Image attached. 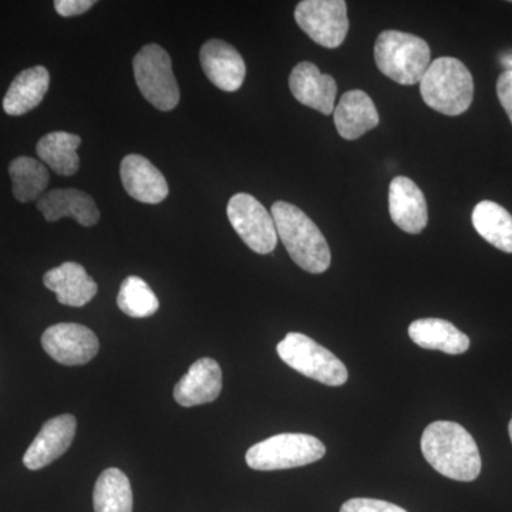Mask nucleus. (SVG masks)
I'll return each mask as SVG.
<instances>
[{
    "mask_svg": "<svg viewBox=\"0 0 512 512\" xmlns=\"http://www.w3.org/2000/svg\"><path fill=\"white\" fill-rule=\"evenodd\" d=\"M375 60L384 76L403 86H413L429 69L430 46L412 33L384 30L376 39Z\"/></svg>",
    "mask_w": 512,
    "mask_h": 512,
    "instance_id": "4",
    "label": "nucleus"
},
{
    "mask_svg": "<svg viewBox=\"0 0 512 512\" xmlns=\"http://www.w3.org/2000/svg\"><path fill=\"white\" fill-rule=\"evenodd\" d=\"M512 3V2H511Z\"/></svg>",
    "mask_w": 512,
    "mask_h": 512,
    "instance_id": "32",
    "label": "nucleus"
},
{
    "mask_svg": "<svg viewBox=\"0 0 512 512\" xmlns=\"http://www.w3.org/2000/svg\"><path fill=\"white\" fill-rule=\"evenodd\" d=\"M276 232L286 251L303 271L309 274H323L332 264L328 241L322 232L296 205L278 201L272 205Z\"/></svg>",
    "mask_w": 512,
    "mask_h": 512,
    "instance_id": "2",
    "label": "nucleus"
},
{
    "mask_svg": "<svg viewBox=\"0 0 512 512\" xmlns=\"http://www.w3.org/2000/svg\"><path fill=\"white\" fill-rule=\"evenodd\" d=\"M76 429V417L72 414H62L46 421L23 456V464L33 471L49 466L72 446Z\"/></svg>",
    "mask_w": 512,
    "mask_h": 512,
    "instance_id": "11",
    "label": "nucleus"
},
{
    "mask_svg": "<svg viewBox=\"0 0 512 512\" xmlns=\"http://www.w3.org/2000/svg\"><path fill=\"white\" fill-rule=\"evenodd\" d=\"M279 357L296 372L326 386H343L348 382L345 363L330 350L302 333H288L276 348Z\"/></svg>",
    "mask_w": 512,
    "mask_h": 512,
    "instance_id": "5",
    "label": "nucleus"
},
{
    "mask_svg": "<svg viewBox=\"0 0 512 512\" xmlns=\"http://www.w3.org/2000/svg\"><path fill=\"white\" fill-rule=\"evenodd\" d=\"M12 190L19 202L39 201L43 197L50 175L46 165L32 157H18L9 165Z\"/></svg>",
    "mask_w": 512,
    "mask_h": 512,
    "instance_id": "25",
    "label": "nucleus"
},
{
    "mask_svg": "<svg viewBox=\"0 0 512 512\" xmlns=\"http://www.w3.org/2000/svg\"><path fill=\"white\" fill-rule=\"evenodd\" d=\"M227 214L232 228L256 254L268 255L278 245L274 218L252 195L235 194L228 202Z\"/></svg>",
    "mask_w": 512,
    "mask_h": 512,
    "instance_id": "9",
    "label": "nucleus"
},
{
    "mask_svg": "<svg viewBox=\"0 0 512 512\" xmlns=\"http://www.w3.org/2000/svg\"><path fill=\"white\" fill-rule=\"evenodd\" d=\"M134 79L148 103L161 111H171L180 101V89L173 73L171 57L163 47L151 43L134 57Z\"/></svg>",
    "mask_w": 512,
    "mask_h": 512,
    "instance_id": "7",
    "label": "nucleus"
},
{
    "mask_svg": "<svg viewBox=\"0 0 512 512\" xmlns=\"http://www.w3.org/2000/svg\"><path fill=\"white\" fill-rule=\"evenodd\" d=\"M409 336L421 349L440 350L447 355H461L470 349V338L466 333L444 319L414 320L409 326Z\"/></svg>",
    "mask_w": 512,
    "mask_h": 512,
    "instance_id": "20",
    "label": "nucleus"
},
{
    "mask_svg": "<svg viewBox=\"0 0 512 512\" xmlns=\"http://www.w3.org/2000/svg\"><path fill=\"white\" fill-rule=\"evenodd\" d=\"M420 93L430 109L446 116H460L473 103V76L460 60L440 57L430 63L421 77Z\"/></svg>",
    "mask_w": 512,
    "mask_h": 512,
    "instance_id": "3",
    "label": "nucleus"
},
{
    "mask_svg": "<svg viewBox=\"0 0 512 512\" xmlns=\"http://www.w3.org/2000/svg\"><path fill=\"white\" fill-rule=\"evenodd\" d=\"M43 284L56 293L57 301L73 308H82L92 301L99 291V286L93 281L92 276L77 262H64L50 269L43 276Z\"/></svg>",
    "mask_w": 512,
    "mask_h": 512,
    "instance_id": "18",
    "label": "nucleus"
},
{
    "mask_svg": "<svg viewBox=\"0 0 512 512\" xmlns=\"http://www.w3.org/2000/svg\"><path fill=\"white\" fill-rule=\"evenodd\" d=\"M120 177L127 194L144 204H160L170 192L163 173L150 160L138 154L123 158Z\"/></svg>",
    "mask_w": 512,
    "mask_h": 512,
    "instance_id": "15",
    "label": "nucleus"
},
{
    "mask_svg": "<svg viewBox=\"0 0 512 512\" xmlns=\"http://www.w3.org/2000/svg\"><path fill=\"white\" fill-rule=\"evenodd\" d=\"M293 97L303 106L329 116L335 111L338 84L329 74H322L316 64L302 62L293 67L289 76Z\"/></svg>",
    "mask_w": 512,
    "mask_h": 512,
    "instance_id": "13",
    "label": "nucleus"
},
{
    "mask_svg": "<svg viewBox=\"0 0 512 512\" xmlns=\"http://www.w3.org/2000/svg\"><path fill=\"white\" fill-rule=\"evenodd\" d=\"M37 210L49 222L70 217L83 227H94L100 220L96 202L89 194L76 188H59L47 192L37 201Z\"/></svg>",
    "mask_w": 512,
    "mask_h": 512,
    "instance_id": "17",
    "label": "nucleus"
},
{
    "mask_svg": "<svg viewBox=\"0 0 512 512\" xmlns=\"http://www.w3.org/2000/svg\"><path fill=\"white\" fill-rule=\"evenodd\" d=\"M202 70L210 82L224 92H237L247 74V66L237 49L220 39L208 40L201 47Z\"/></svg>",
    "mask_w": 512,
    "mask_h": 512,
    "instance_id": "12",
    "label": "nucleus"
},
{
    "mask_svg": "<svg viewBox=\"0 0 512 512\" xmlns=\"http://www.w3.org/2000/svg\"><path fill=\"white\" fill-rule=\"evenodd\" d=\"M420 446L427 463L441 476L463 483L480 476V450L473 436L460 424L434 421L424 430Z\"/></svg>",
    "mask_w": 512,
    "mask_h": 512,
    "instance_id": "1",
    "label": "nucleus"
},
{
    "mask_svg": "<svg viewBox=\"0 0 512 512\" xmlns=\"http://www.w3.org/2000/svg\"><path fill=\"white\" fill-rule=\"evenodd\" d=\"M96 5L94 0H56L55 9L63 18H72L86 13Z\"/></svg>",
    "mask_w": 512,
    "mask_h": 512,
    "instance_id": "28",
    "label": "nucleus"
},
{
    "mask_svg": "<svg viewBox=\"0 0 512 512\" xmlns=\"http://www.w3.org/2000/svg\"><path fill=\"white\" fill-rule=\"evenodd\" d=\"M325 454V444L316 437L284 433L249 448L247 464L252 470L258 471L288 470L316 463Z\"/></svg>",
    "mask_w": 512,
    "mask_h": 512,
    "instance_id": "6",
    "label": "nucleus"
},
{
    "mask_svg": "<svg viewBox=\"0 0 512 512\" xmlns=\"http://www.w3.org/2000/svg\"><path fill=\"white\" fill-rule=\"evenodd\" d=\"M474 228L493 247L512 254V215L493 201H481L473 211Z\"/></svg>",
    "mask_w": 512,
    "mask_h": 512,
    "instance_id": "23",
    "label": "nucleus"
},
{
    "mask_svg": "<svg viewBox=\"0 0 512 512\" xmlns=\"http://www.w3.org/2000/svg\"><path fill=\"white\" fill-rule=\"evenodd\" d=\"M94 512H133L130 480L119 468L100 474L93 493Z\"/></svg>",
    "mask_w": 512,
    "mask_h": 512,
    "instance_id": "24",
    "label": "nucleus"
},
{
    "mask_svg": "<svg viewBox=\"0 0 512 512\" xmlns=\"http://www.w3.org/2000/svg\"><path fill=\"white\" fill-rule=\"evenodd\" d=\"M340 512H407L399 505L375 498H352L340 508Z\"/></svg>",
    "mask_w": 512,
    "mask_h": 512,
    "instance_id": "27",
    "label": "nucleus"
},
{
    "mask_svg": "<svg viewBox=\"0 0 512 512\" xmlns=\"http://www.w3.org/2000/svg\"><path fill=\"white\" fill-rule=\"evenodd\" d=\"M50 74L46 67L35 66L23 70L10 84L3 99V110L9 116H23L36 109L49 90Z\"/></svg>",
    "mask_w": 512,
    "mask_h": 512,
    "instance_id": "21",
    "label": "nucleus"
},
{
    "mask_svg": "<svg viewBox=\"0 0 512 512\" xmlns=\"http://www.w3.org/2000/svg\"><path fill=\"white\" fill-rule=\"evenodd\" d=\"M501 62H503V66L507 69L505 72H512V53L501 57Z\"/></svg>",
    "mask_w": 512,
    "mask_h": 512,
    "instance_id": "30",
    "label": "nucleus"
},
{
    "mask_svg": "<svg viewBox=\"0 0 512 512\" xmlns=\"http://www.w3.org/2000/svg\"><path fill=\"white\" fill-rule=\"evenodd\" d=\"M508 433H510V439L512 443V419L510 421V424H508Z\"/></svg>",
    "mask_w": 512,
    "mask_h": 512,
    "instance_id": "31",
    "label": "nucleus"
},
{
    "mask_svg": "<svg viewBox=\"0 0 512 512\" xmlns=\"http://www.w3.org/2000/svg\"><path fill=\"white\" fill-rule=\"evenodd\" d=\"M117 305L130 318H150L160 309L156 293L144 279L128 276L120 286Z\"/></svg>",
    "mask_w": 512,
    "mask_h": 512,
    "instance_id": "26",
    "label": "nucleus"
},
{
    "mask_svg": "<svg viewBox=\"0 0 512 512\" xmlns=\"http://www.w3.org/2000/svg\"><path fill=\"white\" fill-rule=\"evenodd\" d=\"M295 20L313 42L326 49H336L348 36L345 0H303L296 6Z\"/></svg>",
    "mask_w": 512,
    "mask_h": 512,
    "instance_id": "8",
    "label": "nucleus"
},
{
    "mask_svg": "<svg viewBox=\"0 0 512 512\" xmlns=\"http://www.w3.org/2000/svg\"><path fill=\"white\" fill-rule=\"evenodd\" d=\"M82 138L67 131H53L40 138L36 153L40 160L49 165L50 170L63 177H70L79 171L80 157L77 148Z\"/></svg>",
    "mask_w": 512,
    "mask_h": 512,
    "instance_id": "22",
    "label": "nucleus"
},
{
    "mask_svg": "<svg viewBox=\"0 0 512 512\" xmlns=\"http://www.w3.org/2000/svg\"><path fill=\"white\" fill-rule=\"evenodd\" d=\"M497 94L512 124V72H504L498 77Z\"/></svg>",
    "mask_w": 512,
    "mask_h": 512,
    "instance_id": "29",
    "label": "nucleus"
},
{
    "mask_svg": "<svg viewBox=\"0 0 512 512\" xmlns=\"http://www.w3.org/2000/svg\"><path fill=\"white\" fill-rule=\"evenodd\" d=\"M389 211L394 224L407 234H420L429 222L426 197L407 177H396L390 183Z\"/></svg>",
    "mask_w": 512,
    "mask_h": 512,
    "instance_id": "14",
    "label": "nucleus"
},
{
    "mask_svg": "<svg viewBox=\"0 0 512 512\" xmlns=\"http://www.w3.org/2000/svg\"><path fill=\"white\" fill-rule=\"evenodd\" d=\"M42 346L47 355L64 366L86 365L99 352V339L79 323H57L45 330Z\"/></svg>",
    "mask_w": 512,
    "mask_h": 512,
    "instance_id": "10",
    "label": "nucleus"
},
{
    "mask_svg": "<svg viewBox=\"0 0 512 512\" xmlns=\"http://www.w3.org/2000/svg\"><path fill=\"white\" fill-rule=\"evenodd\" d=\"M222 390V370L217 360H197L174 387L175 402L183 407L215 402Z\"/></svg>",
    "mask_w": 512,
    "mask_h": 512,
    "instance_id": "16",
    "label": "nucleus"
},
{
    "mask_svg": "<svg viewBox=\"0 0 512 512\" xmlns=\"http://www.w3.org/2000/svg\"><path fill=\"white\" fill-rule=\"evenodd\" d=\"M336 130L345 140H357L367 131L379 126V113L373 100L362 90H350L343 94L333 111Z\"/></svg>",
    "mask_w": 512,
    "mask_h": 512,
    "instance_id": "19",
    "label": "nucleus"
}]
</instances>
